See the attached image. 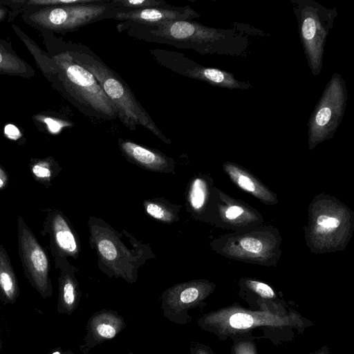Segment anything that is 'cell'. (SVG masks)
<instances>
[{"instance_id":"4dcf8cb0","label":"cell","mask_w":354,"mask_h":354,"mask_svg":"<svg viewBox=\"0 0 354 354\" xmlns=\"http://www.w3.org/2000/svg\"><path fill=\"white\" fill-rule=\"evenodd\" d=\"M5 133L10 138V139H17V136L19 134V131L16 128V127L9 124L7 125L5 128Z\"/></svg>"},{"instance_id":"4fadbf2b","label":"cell","mask_w":354,"mask_h":354,"mask_svg":"<svg viewBox=\"0 0 354 354\" xmlns=\"http://www.w3.org/2000/svg\"><path fill=\"white\" fill-rule=\"evenodd\" d=\"M214 287L206 280H193L169 288L161 296L163 315L178 324H187L190 320L188 310L204 304Z\"/></svg>"},{"instance_id":"5b68a950","label":"cell","mask_w":354,"mask_h":354,"mask_svg":"<svg viewBox=\"0 0 354 354\" xmlns=\"http://www.w3.org/2000/svg\"><path fill=\"white\" fill-rule=\"evenodd\" d=\"M21 12L24 22L41 32L64 33L102 19H112L115 13L122 11L111 0H99L84 4L28 6Z\"/></svg>"},{"instance_id":"f1b7e54d","label":"cell","mask_w":354,"mask_h":354,"mask_svg":"<svg viewBox=\"0 0 354 354\" xmlns=\"http://www.w3.org/2000/svg\"><path fill=\"white\" fill-rule=\"evenodd\" d=\"M234 354H257L254 343L251 342H239L233 347Z\"/></svg>"},{"instance_id":"e575fe53","label":"cell","mask_w":354,"mask_h":354,"mask_svg":"<svg viewBox=\"0 0 354 354\" xmlns=\"http://www.w3.org/2000/svg\"><path fill=\"white\" fill-rule=\"evenodd\" d=\"M1 348H2V342H1V333H0V354H1Z\"/></svg>"},{"instance_id":"44dd1931","label":"cell","mask_w":354,"mask_h":354,"mask_svg":"<svg viewBox=\"0 0 354 354\" xmlns=\"http://www.w3.org/2000/svg\"><path fill=\"white\" fill-rule=\"evenodd\" d=\"M0 74L31 78L35 70L14 50L11 44L0 39Z\"/></svg>"},{"instance_id":"7c38bea8","label":"cell","mask_w":354,"mask_h":354,"mask_svg":"<svg viewBox=\"0 0 354 354\" xmlns=\"http://www.w3.org/2000/svg\"><path fill=\"white\" fill-rule=\"evenodd\" d=\"M19 254L25 275L32 286L46 299L52 295L50 261L34 234L21 218L18 219Z\"/></svg>"},{"instance_id":"d4e9b609","label":"cell","mask_w":354,"mask_h":354,"mask_svg":"<svg viewBox=\"0 0 354 354\" xmlns=\"http://www.w3.org/2000/svg\"><path fill=\"white\" fill-rule=\"evenodd\" d=\"M111 2L122 12L171 6L162 0H111Z\"/></svg>"},{"instance_id":"e0dca14e","label":"cell","mask_w":354,"mask_h":354,"mask_svg":"<svg viewBox=\"0 0 354 354\" xmlns=\"http://www.w3.org/2000/svg\"><path fill=\"white\" fill-rule=\"evenodd\" d=\"M118 145L129 160L143 168L160 172H169L174 168V160L158 151L122 138L118 140Z\"/></svg>"},{"instance_id":"d590c367","label":"cell","mask_w":354,"mask_h":354,"mask_svg":"<svg viewBox=\"0 0 354 354\" xmlns=\"http://www.w3.org/2000/svg\"><path fill=\"white\" fill-rule=\"evenodd\" d=\"M129 354H133V353H129Z\"/></svg>"},{"instance_id":"d6a6232c","label":"cell","mask_w":354,"mask_h":354,"mask_svg":"<svg viewBox=\"0 0 354 354\" xmlns=\"http://www.w3.org/2000/svg\"><path fill=\"white\" fill-rule=\"evenodd\" d=\"M51 354H73L71 352H63L60 350H55L51 353Z\"/></svg>"},{"instance_id":"9c48e42d","label":"cell","mask_w":354,"mask_h":354,"mask_svg":"<svg viewBox=\"0 0 354 354\" xmlns=\"http://www.w3.org/2000/svg\"><path fill=\"white\" fill-rule=\"evenodd\" d=\"M295 319L286 315L269 311H251L239 307H227L205 315L198 320L203 330L220 337L248 332L260 326H292Z\"/></svg>"},{"instance_id":"ac0fdd59","label":"cell","mask_w":354,"mask_h":354,"mask_svg":"<svg viewBox=\"0 0 354 354\" xmlns=\"http://www.w3.org/2000/svg\"><path fill=\"white\" fill-rule=\"evenodd\" d=\"M52 245L57 252V258H77L80 251L78 239L69 223L61 213H54L50 220Z\"/></svg>"},{"instance_id":"484cf974","label":"cell","mask_w":354,"mask_h":354,"mask_svg":"<svg viewBox=\"0 0 354 354\" xmlns=\"http://www.w3.org/2000/svg\"><path fill=\"white\" fill-rule=\"evenodd\" d=\"M243 281L246 288L260 297L267 299H276L277 296L274 290L267 283L248 279H244Z\"/></svg>"},{"instance_id":"9a60e30c","label":"cell","mask_w":354,"mask_h":354,"mask_svg":"<svg viewBox=\"0 0 354 354\" xmlns=\"http://www.w3.org/2000/svg\"><path fill=\"white\" fill-rule=\"evenodd\" d=\"M125 326L124 319L113 310H102L95 313L88 322L82 349L86 353L95 346L114 338Z\"/></svg>"},{"instance_id":"7402d4cb","label":"cell","mask_w":354,"mask_h":354,"mask_svg":"<svg viewBox=\"0 0 354 354\" xmlns=\"http://www.w3.org/2000/svg\"><path fill=\"white\" fill-rule=\"evenodd\" d=\"M19 295L18 281L9 256L0 245V300L4 304H13Z\"/></svg>"},{"instance_id":"4316f807","label":"cell","mask_w":354,"mask_h":354,"mask_svg":"<svg viewBox=\"0 0 354 354\" xmlns=\"http://www.w3.org/2000/svg\"><path fill=\"white\" fill-rule=\"evenodd\" d=\"M34 176L39 180H50L53 176V166L50 159L39 160L32 165Z\"/></svg>"},{"instance_id":"277c9868","label":"cell","mask_w":354,"mask_h":354,"mask_svg":"<svg viewBox=\"0 0 354 354\" xmlns=\"http://www.w3.org/2000/svg\"><path fill=\"white\" fill-rule=\"evenodd\" d=\"M305 231L311 252L324 253L343 250L353 231V213L333 196H317L309 206Z\"/></svg>"},{"instance_id":"d6986e66","label":"cell","mask_w":354,"mask_h":354,"mask_svg":"<svg viewBox=\"0 0 354 354\" xmlns=\"http://www.w3.org/2000/svg\"><path fill=\"white\" fill-rule=\"evenodd\" d=\"M223 169L232 181L266 205L278 203L277 196L253 174L233 162H225Z\"/></svg>"},{"instance_id":"8fae6325","label":"cell","mask_w":354,"mask_h":354,"mask_svg":"<svg viewBox=\"0 0 354 354\" xmlns=\"http://www.w3.org/2000/svg\"><path fill=\"white\" fill-rule=\"evenodd\" d=\"M160 66L185 77L225 88L251 89L248 82L239 81L230 72L201 65L182 53L165 49L149 50Z\"/></svg>"},{"instance_id":"f546056e","label":"cell","mask_w":354,"mask_h":354,"mask_svg":"<svg viewBox=\"0 0 354 354\" xmlns=\"http://www.w3.org/2000/svg\"><path fill=\"white\" fill-rule=\"evenodd\" d=\"M191 354H214L209 348L198 343H194L190 348Z\"/></svg>"},{"instance_id":"8992f818","label":"cell","mask_w":354,"mask_h":354,"mask_svg":"<svg viewBox=\"0 0 354 354\" xmlns=\"http://www.w3.org/2000/svg\"><path fill=\"white\" fill-rule=\"evenodd\" d=\"M290 3L308 67L317 76L322 71L326 38L337 10L335 8H327L314 0H291Z\"/></svg>"},{"instance_id":"2e32d148","label":"cell","mask_w":354,"mask_h":354,"mask_svg":"<svg viewBox=\"0 0 354 354\" xmlns=\"http://www.w3.org/2000/svg\"><path fill=\"white\" fill-rule=\"evenodd\" d=\"M200 15L190 6L149 8L115 13L113 19L141 24H155L170 21H192Z\"/></svg>"},{"instance_id":"cb8c5ba5","label":"cell","mask_w":354,"mask_h":354,"mask_svg":"<svg viewBox=\"0 0 354 354\" xmlns=\"http://www.w3.org/2000/svg\"><path fill=\"white\" fill-rule=\"evenodd\" d=\"M144 207L147 214L162 222L171 223L178 218L174 209L162 202L146 201Z\"/></svg>"},{"instance_id":"1f68e13d","label":"cell","mask_w":354,"mask_h":354,"mask_svg":"<svg viewBox=\"0 0 354 354\" xmlns=\"http://www.w3.org/2000/svg\"><path fill=\"white\" fill-rule=\"evenodd\" d=\"M8 175L6 171L0 165V189L4 188L8 183Z\"/></svg>"},{"instance_id":"5bb4252c","label":"cell","mask_w":354,"mask_h":354,"mask_svg":"<svg viewBox=\"0 0 354 354\" xmlns=\"http://www.w3.org/2000/svg\"><path fill=\"white\" fill-rule=\"evenodd\" d=\"M216 223L235 232L259 226L263 223L261 214L245 203L231 198L214 189Z\"/></svg>"},{"instance_id":"7a4b0ae2","label":"cell","mask_w":354,"mask_h":354,"mask_svg":"<svg viewBox=\"0 0 354 354\" xmlns=\"http://www.w3.org/2000/svg\"><path fill=\"white\" fill-rule=\"evenodd\" d=\"M119 32L136 39L192 50L201 55L242 56L248 39L236 29H218L187 20L155 24L119 21Z\"/></svg>"},{"instance_id":"30bf717a","label":"cell","mask_w":354,"mask_h":354,"mask_svg":"<svg viewBox=\"0 0 354 354\" xmlns=\"http://www.w3.org/2000/svg\"><path fill=\"white\" fill-rule=\"evenodd\" d=\"M91 241L95 245L97 255L103 265L107 267L109 273L117 277H122L129 283L136 281V263H140L119 239L114 230L109 228L103 221L89 224Z\"/></svg>"},{"instance_id":"83f0119b","label":"cell","mask_w":354,"mask_h":354,"mask_svg":"<svg viewBox=\"0 0 354 354\" xmlns=\"http://www.w3.org/2000/svg\"><path fill=\"white\" fill-rule=\"evenodd\" d=\"M17 13L12 7L10 1H0V24L9 21Z\"/></svg>"},{"instance_id":"6da1fadb","label":"cell","mask_w":354,"mask_h":354,"mask_svg":"<svg viewBox=\"0 0 354 354\" xmlns=\"http://www.w3.org/2000/svg\"><path fill=\"white\" fill-rule=\"evenodd\" d=\"M12 28L27 47L39 70L50 85L86 116L113 120L117 110L95 77L76 62L64 41L53 33L41 32L46 50H43L19 27Z\"/></svg>"},{"instance_id":"ffe728a7","label":"cell","mask_w":354,"mask_h":354,"mask_svg":"<svg viewBox=\"0 0 354 354\" xmlns=\"http://www.w3.org/2000/svg\"><path fill=\"white\" fill-rule=\"evenodd\" d=\"M62 264L59 277L57 311L71 315L80 301V290L75 275V268L68 263Z\"/></svg>"},{"instance_id":"3957f363","label":"cell","mask_w":354,"mask_h":354,"mask_svg":"<svg viewBox=\"0 0 354 354\" xmlns=\"http://www.w3.org/2000/svg\"><path fill=\"white\" fill-rule=\"evenodd\" d=\"M64 45L74 60L95 77L114 104L118 118L126 128L135 131L138 126H142L165 143H171L138 102L127 83L115 71L87 47L67 42H64Z\"/></svg>"},{"instance_id":"ba28073f","label":"cell","mask_w":354,"mask_h":354,"mask_svg":"<svg viewBox=\"0 0 354 354\" xmlns=\"http://www.w3.org/2000/svg\"><path fill=\"white\" fill-rule=\"evenodd\" d=\"M348 93L344 78L335 73L326 86L308 122L310 150L330 139L341 123Z\"/></svg>"},{"instance_id":"52a82bcc","label":"cell","mask_w":354,"mask_h":354,"mask_svg":"<svg viewBox=\"0 0 354 354\" xmlns=\"http://www.w3.org/2000/svg\"><path fill=\"white\" fill-rule=\"evenodd\" d=\"M281 237L272 227H254L215 240L212 248L230 259L263 266H274L280 255Z\"/></svg>"},{"instance_id":"603a6c76","label":"cell","mask_w":354,"mask_h":354,"mask_svg":"<svg viewBox=\"0 0 354 354\" xmlns=\"http://www.w3.org/2000/svg\"><path fill=\"white\" fill-rule=\"evenodd\" d=\"M210 198V185L202 177L195 178L191 183L188 201L192 209L196 213L203 212Z\"/></svg>"},{"instance_id":"836d02e7","label":"cell","mask_w":354,"mask_h":354,"mask_svg":"<svg viewBox=\"0 0 354 354\" xmlns=\"http://www.w3.org/2000/svg\"><path fill=\"white\" fill-rule=\"evenodd\" d=\"M317 354H328L327 348L320 350Z\"/></svg>"}]
</instances>
